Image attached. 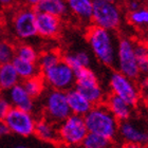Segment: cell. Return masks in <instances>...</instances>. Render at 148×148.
Segmentation results:
<instances>
[{"instance_id":"obj_27","label":"cell","mask_w":148,"mask_h":148,"mask_svg":"<svg viewBox=\"0 0 148 148\" xmlns=\"http://www.w3.org/2000/svg\"><path fill=\"white\" fill-rule=\"evenodd\" d=\"M15 57L31 62H37L39 52L33 45L29 42H19L15 46Z\"/></svg>"},{"instance_id":"obj_1","label":"cell","mask_w":148,"mask_h":148,"mask_svg":"<svg viewBox=\"0 0 148 148\" xmlns=\"http://www.w3.org/2000/svg\"><path fill=\"white\" fill-rule=\"evenodd\" d=\"M86 40L93 55L102 65L115 67L119 38H116L114 32L93 25H89L86 31Z\"/></svg>"},{"instance_id":"obj_39","label":"cell","mask_w":148,"mask_h":148,"mask_svg":"<svg viewBox=\"0 0 148 148\" xmlns=\"http://www.w3.org/2000/svg\"><path fill=\"white\" fill-rule=\"evenodd\" d=\"M0 64H1V60H0Z\"/></svg>"},{"instance_id":"obj_32","label":"cell","mask_w":148,"mask_h":148,"mask_svg":"<svg viewBox=\"0 0 148 148\" xmlns=\"http://www.w3.org/2000/svg\"><path fill=\"white\" fill-rule=\"evenodd\" d=\"M142 5H143L142 2H140V1H129V2L126 3L127 13L132 12V11H136V10L140 9Z\"/></svg>"},{"instance_id":"obj_36","label":"cell","mask_w":148,"mask_h":148,"mask_svg":"<svg viewBox=\"0 0 148 148\" xmlns=\"http://www.w3.org/2000/svg\"><path fill=\"white\" fill-rule=\"evenodd\" d=\"M145 102H144V104H145V109H146V112H147L148 114V95L145 96V99H144Z\"/></svg>"},{"instance_id":"obj_10","label":"cell","mask_w":148,"mask_h":148,"mask_svg":"<svg viewBox=\"0 0 148 148\" xmlns=\"http://www.w3.org/2000/svg\"><path fill=\"white\" fill-rule=\"evenodd\" d=\"M109 87L111 94L119 96L134 108L142 99V92L139 84L130 79L119 71H113L109 77Z\"/></svg>"},{"instance_id":"obj_16","label":"cell","mask_w":148,"mask_h":148,"mask_svg":"<svg viewBox=\"0 0 148 148\" xmlns=\"http://www.w3.org/2000/svg\"><path fill=\"white\" fill-rule=\"evenodd\" d=\"M29 3L34 8L36 13H45L58 17L60 19L69 12L67 2L62 0H39V1H30Z\"/></svg>"},{"instance_id":"obj_3","label":"cell","mask_w":148,"mask_h":148,"mask_svg":"<svg viewBox=\"0 0 148 148\" xmlns=\"http://www.w3.org/2000/svg\"><path fill=\"white\" fill-rule=\"evenodd\" d=\"M92 23L95 27L115 32L124 21V12L119 3L111 0H94Z\"/></svg>"},{"instance_id":"obj_29","label":"cell","mask_w":148,"mask_h":148,"mask_svg":"<svg viewBox=\"0 0 148 148\" xmlns=\"http://www.w3.org/2000/svg\"><path fill=\"white\" fill-rule=\"evenodd\" d=\"M15 57V46L9 40H0V60L1 64L12 62Z\"/></svg>"},{"instance_id":"obj_33","label":"cell","mask_w":148,"mask_h":148,"mask_svg":"<svg viewBox=\"0 0 148 148\" xmlns=\"http://www.w3.org/2000/svg\"><path fill=\"white\" fill-rule=\"evenodd\" d=\"M9 133H10V130L8 128V126L5 125V123L3 121H0V138L8 136Z\"/></svg>"},{"instance_id":"obj_8","label":"cell","mask_w":148,"mask_h":148,"mask_svg":"<svg viewBox=\"0 0 148 148\" xmlns=\"http://www.w3.org/2000/svg\"><path fill=\"white\" fill-rule=\"evenodd\" d=\"M58 143L62 147H79L88 134L83 116L71 114L57 126Z\"/></svg>"},{"instance_id":"obj_6","label":"cell","mask_w":148,"mask_h":148,"mask_svg":"<svg viewBox=\"0 0 148 148\" xmlns=\"http://www.w3.org/2000/svg\"><path fill=\"white\" fill-rule=\"evenodd\" d=\"M74 88L82 93L92 106L103 104L106 99L105 90L99 83V77L90 68H83L75 71Z\"/></svg>"},{"instance_id":"obj_35","label":"cell","mask_w":148,"mask_h":148,"mask_svg":"<svg viewBox=\"0 0 148 148\" xmlns=\"http://www.w3.org/2000/svg\"><path fill=\"white\" fill-rule=\"evenodd\" d=\"M3 30H4V25H3L2 19L0 18V38H1V35L3 33Z\"/></svg>"},{"instance_id":"obj_22","label":"cell","mask_w":148,"mask_h":148,"mask_svg":"<svg viewBox=\"0 0 148 148\" xmlns=\"http://www.w3.org/2000/svg\"><path fill=\"white\" fill-rule=\"evenodd\" d=\"M12 65L14 66L19 78L22 79V82L40 75V70L37 62H27L18 57H14V59L12 60Z\"/></svg>"},{"instance_id":"obj_4","label":"cell","mask_w":148,"mask_h":148,"mask_svg":"<svg viewBox=\"0 0 148 148\" xmlns=\"http://www.w3.org/2000/svg\"><path fill=\"white\" fill-rule=\"evenodd\" d=\"M36 11L31 5H23L14 11L10 19L13 36L20 42H27L37 36Z\"/></svg>"},{"instance_id":"obj_2","label":"cell","mask_w":148,"mask_h":148,"mask_svg":"<svg viewBox=\"0 0 148 148\" xmlns=\"http://www.w3.org/2000/svg\"><path fill=\"white\" fill-rule=\"evenodd\" d=\"M84 120L89 133H94L110 141L117 136L120 122L112 115L104 103L93 106L84 116Z\"/></svg>"},{"instance_id":"obj_38","label":"cell","mask_w":148,"mask_h":148,"mask_svg":"<svg viewBox=\"0 0 148 148\" xmlns=\"http://www.w3.org/2000/svg\"><path fill=\"white\" fill-rule=\"evenodd\" d=\"M62 148H80V147H62Z\"/></svg>"},{"instance_id":"obj_5","label":"cell","mask_w":148,"mask_h":148,"mask_svg":"<svg viewBox=\"0 0 148 148\" xmlns=\"http://www.w3.org/2000/svg\"><path fill=\"white\" fill-rule=\"evenodd\" d=\"M115 68L117 69L116 71L129 77L130 79L138 82L142 78L134 51V40L129 37L119 38Z\"/></svg>"},{"instance_id":"obj_11","label":"cell","mask_w":148,"mask_h":148,"mask_svg":"<svg viewBox=\"0 0 148 148\" xmlns=\"http://www.w3.org/2000/svg\"><path fill=\"white\" fill-rule=\"evenodd\" d=\"M3 122L9 128L10 133L27 138L34 134L37 119L31 112L12 107V109L4 117Z\"/></svg>"},{"instance_id":"obj_14","label":"cell","mask_w":148,"mask_h":148,"mask_svg":"<svg viewBox=\"0 0 148 148\" xmlns=\"http://www.w3.org/2000/svg\"><path fill=\"white\" fill-rule=\"evenodd\" d=\"M6 96L13 108H17L33 113L35 109L34 99L29 95L21 83H19L18 85L13 87L12 89H10L6 92Z\"/></svg>"},{"instance_id":"obj_37","label":"cell","mask_w":148,"mask_h":148,"mask_svg":"<svg viewBox=\"0 0 148 148\" xmlns=\"http://www.w3.org/2000/svg\"><path fill=\"white\" fill-rule=\"evenodd\" d=\"M14 148H27L25 146H23V145H18V146H16V147H14Z\"/></svg>"},{"instance_id":"obj_7","label":"cell","mask_w":148,"mask_h":148,"mask_svg":"<svg viewBox=\"0 0 148 148\" xmlns=\"http://www.w3.org/2000/svg\"><path fill=\"white\" fill-rule=\"evenodd\" d=\"M42 96V117L46 120L58 126L62 122L71 115L66 92L48 89Z\"/></svg>"},{"instance_id":"obj_17","label":"cell","mask_w":148,"mask_h":148,"mask_svg":"<svg viewBox=\"0 0 148 148\" xmlns=\"http://www.w3.org/2000/svg\"><path fill=\"white\" fill-rule=\"evenodd\" d=\"M66 94H67V101H68L71 114L84 117L93 107L92 104L75 88L67 91Z\"/></svg>"},{"instance_id":"obj_13","label":"cell","mask_w":148,"mask_h":148,"mask_svg":"<svg viewBox=\"0 0 148 148\" xmlns=\"http://www.w3.org/2000/svg\"><path fill=\"white\" fill-rule=\"evenodd\" d=\"M62 19L55 16L37 13L36 14V31L37 35L41 38L52 39L57 37L62 32Z\"/></svg>"},{"instance_id":"obj_15","label":"cell","mask_w":148,"mask_h":148,"mask_svg":"<svg viewBox=\"0 0 148 148\" xmlns=\"http://www.w3.org/2000/svg\"><path fill=\"white\" fill-rule=\"evenodd\" d=\"M104 105L108 108L112 115L119 122H124L131 119L133 113V107L129 105L127 102L122 99L119 96L114 94H109L106 96L104 101Z\"/></svg>"},{"instance_id":"obj_26","label":"cell","mask_w":148,"mask_h":148,"mask_svg":"<svg viewBox=\"0 0 148 148\" xmlns=\"http://www.w3.org/2000/svg\"><path fill=\"white\" fill-rule=\"evenodd\" d=\"M127 20L138 29H148V5L143 4L140 9L127 13Z\"/></svg>"},{"instance_id":"obj_28","label":"cell","mask_w":148,"mask_h":148,"mask_svg":"<svg viewBox=\"0 0 148 148\" xmlns=\"http://www.w3.org/2000/svg\"><path fill=\"white\" fill-rule=\"evenodd\" d=\"M111 142L112 141L105 139L103 136L88 132L80 145V148H111Z\"/></svg>"},{"instance_id":"obj_12","label":"cell","mask_w":148,"mask_h":148,"mask_svg":"<svg viewBox=\"0 0 148 148\" xmlns=\"http://www.w3.org/2000/svg\"><path fill=\"white\" fill-rule=\"evenodd\" d=\"M117 136L124 144H139L148 147V125L133 119L121 122Z\"/></svg>"},{"instance_id":"obj_25","label":"cell","mask_w":148,"mask_h":148,"mask_svg":"<svg viewBox=\"0 0 148 148\" xmlns=\"http://www.w3.org/2000/svg\"><path fill=\"white\" fill-rule=\"evenodd\" d=\"M21 84L23 88L25 89V91L28 92V94L33 99L42 96L46 92V84H45L42 77L40 75L23 80Z\"/></svg>"},{"instance_id":"obj_34","label":"cell","mask_w":148,"mask_h":148,"mask_svg":"<svg viewBox=\"0 0 148 148\" xmlns=\"http://www.w3.org/2000/svg\"><path fill=\"white\" fill-rule=\"evenodd\" d=\"M122 148H148L147 146L139 145V144H123Z\"/></svg>"},{"instance_id":"obj_9","label":"cell","mask_w":148,"mask_h":148,"mask_svg":"<svg viewBox=\"0 0 148 148\" xmlns=\"http://www.w3.org/2000/svg\"><path fill=\"white\" fill-rule=\"evenodd\" d=\"M40 76L49 89L67 92L75 86V72L64 60L40 72Z\"/></svg>"},{"instance_id":"obj_19","label":"cell","mask_w":148,"mask_h":148,"mask_svg":"<svg viewBox=\"0 0 148 148\" xmlns=\"http://www.w3.org/2000/svg\"><path fill=\"white\" fill-rule=\"evenodd\" d=\"M34 134L43 142L58 143L57 125L49 122L45 117H40L37 120Z\"/></svg>"},{"instance_id":"obj_24","label":"cell","mask_w":148,"mask_h":148,"mask_svg":"<svg viewBox=\"0 0 148 148\" xmlns=\"http://www.w3.org/2000/svg\"><path fill=\"white\" fill-rule=\"evenodd\" d=\"M62 60V55L60 54V52H59L58 50L49 49L39 53L37 65L39 67L40 72H42L45 70H47V69L53 67V66L57 65Z\"/></svg>"},{"instance_id":"obj_20","label":"cell","mask_w":148,"mask_h":148,"mask_svg":"<svg viewBox=\"0 0 148 148\" xmlns=\"http://www.w3.org/2000/svg\"><path fill=\"white\" fill-rule=\"evenodd\" d=\"M19 83L20 78L12 62L0 64V92H8Z\"/></svg>"},{"instance_id":"obj_21","label":"cell","mask_w":148,"mask_h":148,"mask_svg":"<svg viewBox=\"0 0 148 148\" xmlns=\"http://www.w3.org/2000/svg\"><path fill=\"white\" fill-rule=\"evenodd\" d=\"M62 60L73 70L74 72L83 68H89L91 57L87 51H72L62 54Z\"/></svg>"},{"instance_id":"obj_30","label":"cell","mask_w":148,"mask_h":148,"mask_svg":"<svg viewBox=\"0 0 148 148\" xmlns=\"http://www.w3.org/2000/svg\"><path fill=\"white\" fill-rule=\"evenodd\" d=\"M12 109V105L5 94L0 92V121H3L9 111Z\"/></svg>"},{"instance_id":"obj_23","label":"cell","mask_w":148,"mask_h":148,"mask_svg":"<svg viewBox=\"0 0 148 148\" xmlns=\"http://www.w3.org/2000/svg\"><path fill=\"white\" fill-rule=\"evenodd\" d=\"M134 51L141 77H146L148 75V43L142 40H134Z\"/></svg>"},{"instance_id":"obj_31","label":"cell","mask_w":148,"mask_h":148,"mask_svg":"<svg viewBox=\"0 0 148 148\" xmlns=\"http://www.w3.org/2000/svg\"><path fill=\"white\" fill-rule=\"evenodd\" d=\"M140 88H141V92H142V96H147L148 95V75L146 77H143L141 84H139Z\"/></svg>"},{"instance_id":"obj_18","label":"cell","mask_w":148,"mask_h":148,"mask_svg":"<svg viewBox=\"0 0 148 148\" xmlns=\"http://www.w3.org/2000/svg\"><path fill=\"white\" fill-rule=\"evenodd\" d=\"M68 11L80 21L89 25L92 22L93 3L90 0H69L67 1Z\"/></svg>"}]
</instances>
